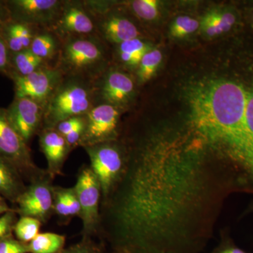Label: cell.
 <instances>
[{
  "label": "cell",
  "instance_id": "obj_23",
  "mask_svg": "<svg viewBox=\"0 0 253 253\" xmlns=\"http://www.w3.org/2000/svg\"><path fill=\"white\" fill-rule=\"evenodd\" d=\"M42 223L35 218L18 217L14 228V236L23 244H28L41 233Z\"/></svg>",
  "mask_w": 253,
  "mask_h": 253
},
{
  "label": "cell",
  "instance_id": "obj_17",
  "mask_svg": "<svg viewBox=\"0 0 253 253\" xmlns=\"http://www.w3.org/2000/svg\"><path fill=\"white\" fill-rule=\"evenodd\" d=\"M38 28L17 21H11L5 26L1 38L11 54L30 49Z\"/></svg>",
  "mask_w": 253,
  "mask_h": 253
},
{
  "label": "cell",
  "instance_id": "obj_1",
  "mask_svg": "<svg viewBox=\"0 0 253 253\" xmlns=\"http://www.w3.org/2000/svg\"><path fill=\"white\" fill-rule=\"evenodd\" d=\"M247 84L229 78L201 86L191 99L192 119L197 131L215 143L237 166L244 141Z\"/></svg>",
  "mask_w": 253,
  "mask_h": 253
},
{
  "label": "cell",
  "instance_id": "obj_38",
  "mask_svg": "<svg viewBox=\"0 0 253 253\" xmlns=\"http://www.w3.org/2000/svg\"><path fill=\"white\" fill-rule=\"evenodd\" d=\"M105 253H130L129 252H126V251H118V250H112V251H111V252H108Z\"/></svg>",
  "mask_w": 253,
  "mask_h": 253
},
{
  "label": "cell",
  "instance_id": "obj_7",
  "mask_svg": "<svg viewBox=\"0 0 253 253\" xmlns=\"http://www.w3.org/2000/svg\"><path fill=\"white\" fill-rule=\"evenodd\" d=\"M53 180L49 174L29 183L14 206L18 217H30L46 224L54 214Z\"/></svg>",
  "mask_w": 253,
  "mask_h": 253
},
{
  "label": "cell",
  "instance_id": "obj_12",
  "mask_svg": "<svg viewBox=\"0 0 253 253\" xmlns=\"http://www.w3.org/2000/svg\"><path fill=\"white\" fill-rule=\"evenodd\" d=\"M94 103L112 105L120 110L134 92V83L129 75L116 69L103 73L93 82Z\"/></svg>",
  "mask_w": 253,
  "mask_h": 253
},
{
  "label": "cell",
  "instance_id": "obj_9",
  "mask_svg": "<svg viewBox=\"0 0 253 253\" xmlns=\"http://www.w3.org/2000/svg\"><path fill=\"white\" fill-rule=\"evenodd\" d=\"M120 110L112 105L96 104L86 113L85 126L78 146L85 147L116 140Z\"/></svg>",
  "mask_w": 253,
  "mask_h": 253
},
{
  "label": "cell",
  "instance_id": "obj_26",
  "mask_svg": "<svg viewBox=\"0 0 253 253\" xmlns=\"http://www.w3.org/2000/svg\"><path fill=\"white\" fill-rule=\"evenodd\" d=\"M131 7L134 14L140 19L151 21L157 17L158 2L156 0H134Z\"/></svg>",
  "mask_w": 253,
  "mask_h": 253
},
{
  "label": "cell",
  "instance_id": "obj_16",
  "mask_svg": "<svg viewBox=\"0 0 253 253\" xmlns=\"http://www.w3.org/2000/svg\"><path fill=\"white\" fill-rule=\"evenodd\" d=\"M26 186L16 168L0 156V195L14 206Z\"/></svg>",
  "mask_w": 253,
  "mask_h": 253
},
{
  "label": "cell",
  "instance_id": "obj_24",
  "mask_svg": "<svg viewBox=\"0 0 253 253\" xmlns=\"http://www.w3.org/2000/svg\"><path fill=\"white\" fill-rule=\"evenodd\" d=\"M162 61V54L158 49L150 50L143 56L138 66L137 77L140 83H146L154 76Z\"/></svg>",
  "mask_w": 253,
  "mask_h": 253
},
{
  "label": "cell",
  "instance_id": "obj_19",
  "mask_svg": "<svg viewBox=\"0 0 253 253\" xmlns=\"http://www.w3.org/2000/svg\"><path fill=\"white\" fill-rule=\"evenodd\" d=\"M61 41L51 32L38 33L33 38L30 49L42 59L47 61L54 59L59 54Z\"/></svg>",
  "mask_w": 253,
  "mask_h": 253
},
{
  "label": "cell",
  "instance_id": "obj_8",
  "mask_svg": "<svg viewBox=\"0 0 253 253\" xmlns=\"http://www.w3.org/2000/svg\"><path fill=\"white\" fill-rule=\"evenodd\" d=\"M63 77L57 68L46 64L28 76L13 75L10 79L14 83V97L28 98L44 106Z\"/></svg>",
  "mask_w": 253,
  "mask_h": 253
},
{
  "label": "cell",
  "instance_id": "obj_6",
  "mask_svg": "<svg viewBox=\"0 0 253 253\" xmlns=\"http://www.w3.org/2000/svg\"><path fill=\"white\" fill-rule=\"evenodd\" d=\"M73 187L81 205L82 238L93 239L98 235L101 221V188L90 166L84 165L80 168Z\"/></svg>",
  "mask_w": 253,
  "mask_h": 253
},
{
  "label": "cell",
  "instance_id": "obj_20",
  "mask_svg": "<svg viewBox=\"0 0 253 253\" xmlns=\"http://www.w3.org/2000/svg\"><path fill=\"white\" fill-rule=\"evenodd\" d=\"M118 58L127 67H138L143 56L149 52L150 46L139 38L118 44Z\"/></svg>",
  "mask_w": 253,
  "mask_h": 253
},
{
  "label": "cell",
  "instance_id": "obj_28",
  "mask_svg": "<svg viewBox=\"0 0 253 253\" xmlns=\"http://www.w3.org/2000/svg\"><path fill=\"white\" fill-rule=\"evenodd\" d=\"M59 253H105L102 247L91 238H82L77 244L71 245Z\"/></svg>",
  "mask_w": 253,
  "mask_h": 253
},
{
  "label": "cell",
  "instance_id": "obj_3",
  "mask_svg": "<svg viewBox=\"0 0 253 253\" xmlns=\"http://www.w3.org/2000/svg\"><path fill=\"white\" fill-rule=\"evenodd\" d=\"M55 67L66 76H76L94 81L103 71L104 47L96 34L77 36L61 41Z\"/></svg>",
  "mask_w": 253,
  "mask_h": 253
},
{
  "label": "cell",
  "instance_id": "obj_35",
  "mask_svg": "<svg viewBox=\"0 0 253 253\" xmlns=\"http://www.w3.org/2000/svg\"><path fill=\"white\" fill-rule=\"evenodd\" d=\"M11 20L6 1L5 0H0V38L2 36L5 26Z\"/></svg>",
  "mask_w": 253,
  "mask_h": 253
},
{
  "label": "cell",
  "instance_id": "obj_27",
  "mask_svg": "<svg viewBox=\"0 0 253 253\" xmlns=\"http://www.w3.org/2000/svg\"><path fill=\"white\" fill-rule=\"evenodd\" d=\"M200 23L189 16H179L171 26V35L174 38H183L194 33L199 28Z\"/></svg>",
  "mask_w": 253,
  "mask_h": 253
},
{
  "label": "cell",
  "instance_id": "obj_31",
  "mask_svg": "<svg viewBox=\"0 0 253 253\" xmlns=\"http://www.w3.org/2000/svg\"><path fill=\"white\" fill-rule=\"evenodd\" d=\"M11 52L2 38H0V73L6 77L11 75Z\"/></svg>",
  "mask_w": 253,
  "mask_h": 253
},
{
  "label": "cell",
  "instance_id": "obj_2",
  "mask_svg": "<svg viewBox=\"0 0 253 253\" xmlns=\"http://www.w3.org/2000/svg\"><path fill=\"white\" fill-rule=\"evenodd\" d=\"M93 82L64 76L44 105L41 129L54 128L68 118L85 116L95 105Z\"/></svg>",
  "mask_w": 253,
  "mask_h": 253
},
{
  "label": "cell",
  "instance_id": "obj_21",
  "mask_svg": "<svg viewBox=\"0 0 253 253\" xmlns=\"http://www.w3.org/2000/svg\"><path fill=\"white\" fill-rule=\"evenodd\" d=\"M11 75L26 76L31 74L42 66L47 64L44 60L38 57L30 49L11 54Z\"/></svg>",
  "mask_w": 253,
  "mask_h": 253
},
{
  "label": "cell",
  "instance_id": "obj_37",
  "mask_svg": "<svg viewBox=\"0 0 253 253\" xmlns=\"http://www.w3.org/2000/svg\"><path fill=\"white\" fill-rule=\"evenodd\" d=\"M250 23H251V28L253 29V9L250 13Z\"/></svg>",
  "mask_w": 253,
  "mask_h": 253
},
{
  "label": "cell",
  "instance_id": "obj_15",
  "mask_svg": "<svg viewBox=\"0 0 253 253\" xmlns=\"http://www.w3.org/2000/svg\"><path fill=\"white\" fill-rule=\"evenodd\" d=\"M96 31L106 41L119 44L124 42L139 38V29L129 18L117 15L109 16H92Z\"/></svg>",
  "mask_w": 253,
  "mask_h": 253
},
{
  "label": "cell",
  "instance_id": "obj_32",
  "mask_svg": "<svg viewBox=\"0 0 253 253\" xmlns=\"http://www.w3.org/2000/svg\"><path fill=\"white\" fill-rule=\"evenodd\" d=\"M84 124H85V117H84V116H78V117H73L65 120L62 122L59 123L54 128L59 131L61 135L66 136L78 126Z\"/></svg>",
  "mask_w": 253,
  "mask_h": 253
},
{
  "label": "cell",
  "instance_id": "obj_25",
  "mask_svg": "<svg viewBox=\"0 0 253 253\" xmlns=\"http://www.w3.org/2000/svg\"><path fill=\"white\" fill-rule=\"evenodd\" d=\"M53 208L54 214L59 217L60 222L67 224L72 218L70 214L67 199H66V188L55 186L53 187Z\"/></svg>",
  "mask_w": 253,
  "mask_h": 253
},
{
  "label": "cell",
  "instance_id": "obj_29",
  "mask_svg": "<svg viewBox=\"0 0 253 253\" xmlns=\"http://www.w3.org/2000/svg\"><path fill=\"white\" fill-rule=\"evenodd\" d=\"M18 217L14 208L11 211L0 216V241L8 236L14 235V225L18 220Z\"/></svg>",
  "mask_w": 253,
  "mask_h": 253
},
{
  "label": "cell",
  "instance_id": "obj_13",
  "mask_svg": "<svg viewBox=\"0 0 253 253\" xmlns=\"http://www.w3.org/2000/svg\"><path fill=\"white\" fill-rule=\"evenodd\" d=\"M6 113L11 126L29 146L41 130L44 106L28 98L14 97Z\"/></svg>",
  "mask_w": 253,
  "mask_h": 253
},
{
  "label": "cell",
  "instance_id": "obj_30",
  "mask_svg": "<svg viewBox=\"0 0 253 253\" xmlns=\"http://www.w3.org/2000/svg\"><path fill=\"white\" fill-rule=\"evenodd\" d=\"M0 253H29L28 244H23L14 235L0 241Z\"/></svg>",
  "mask_w": 253,
  "mask_h": 253
},
{
  "label": "cell",
  "instance_id": "obj_10",
  "mask_svg": "<svg viewBox=\"0 0 253 253\" xmlns=\"http://www.w3.org/2000/svg\"><path fill=\"white\" fill-rule=\"evenodd\" d=\"M12 21L49 29L58 18L65 1L5 0Z\"/></svg>",
  "mask_w": 253,
  "mask_h": 253
},
{
  "label": "cell",
  "instance_id": "obj_36",
  "mask_svg": "<svg viewBox=\"0 0 253 253\" xmlns=\"http://www.w3.org/2000/svg\"><path fill=\"white\" fill-rule=\"evenodd\" d=\"M13 209V207H10L7 204V201L0 195V216L5 212H9Z\"/></svg>",
  "mask_w": 253,
  "mask_h": 253
},
{
  "label": "cell",
  "instance_id": "obj_39",
  "mask_svg": "<svg viewBox=\"0 0 253 253\" xmlns=\"http://www.w3.org/2000/svg\"><path fill=\"white\" fill-rule=\"evenodd\" d=\"M246 213L253 212V203L248 208L247 211H246Z\"/></svg>",
  "mask_w": 253,
  "mask_h": 253
},
{
  "label": "cell",
  "instance_id": "obj_11",
  "mask_svg": "<svg viewBox=\"0 0 253 253\" xmlns=\"http://www.w3.org/2000/svg\"><path fill=\"white\" fill-rule=\"evenodd\" d=\"M46 31L52 33L60 41L96 33L92 16L84 1H65L59 16Z\"/></svg>",
  "mask_w": 253,
  "mask_h": 253
},
{
  "label": "cell",
  "instance_id": "obj_22",
  "mask_svg": "<svg viewBox=\"0 0 253 253\" xmlns=\"http://www.w3.org/2000/svg\"><path fill=\"white\" fill-rule=\"evenodd\" d=\"M66 236L53 232L40 233L28 244L29 253H59L65 249Z\"/></svg>",
  "mask_w": 253,
  "mask_h": 253
},
{
  "label": "cell",
  "instance_id": "obj_4",
  "mask_svg": "<svg viewBox=\"0 0 253 253\" xmlns=\"http://www.w3.org/2000/svg\"><path fill=\"white\" fill-rule=\"evenodd\" d=\"M101 188V203L112 194L126 172L127 160L116 141L83 147Z\"/></svg>",
  "mask_w": 253,
  "mask_h": 253
},
{
  "label": "cell",
  "instance_id": "obj_18",
  "mask_svg": "<svg viewBox=\"0 0 253 253\" xmlns=\"http://www.w3.org/2000/svg\"><path fill=\"white\" fill-rule=\"evenodd\" d=\"M239 22V14L234 10H217L204 16L201 27L206 36H218L232 31Z\"/></svg>",
  "mask_w": 253,
  "mask_h": 253
},
{
  "label": "cell",
  "instance_id": "obj_14",
  "mask_svg": "<svg viewBox=\"0 0 253 253\" xmlns=\"http://www.w3.org/2000/svg\"><path fill=\"white\" fill-rule=\"evenodd\" d=\"M38 135L40 147L47 163L46 170L54 179L56 176L63 174V166L72 149L64 136L55 128L41 129Z\"/></svg>",
  "mask_w": 253,
  "mask_h": 253
},
{
  "label": "cell",
  "instance_id": "obj_33",
  "mask_svg": "<svg viewBox=\"0 0 253 253\" xmlns=\"http://www.w3.org/2000/svg\"><path fill=\"white\" fill-rule=\"evenodd\" d=\"M211 253H249L238 247L226 234H223L220 244Z\"/></svg>",
  "mask_w": 253,
  "mask_h": 253
},
{
  "label": "cell",
  "instance_id": "obj_34",
  "mask_svg": "<svg viewBox=\"0 0 253 253\" xmlns=\"http://www.w3.org/2000/svg\"><path fill=\"white\" fill-rule=\"evenodd\" d=\"M66 199L71 218L80 217L81 208L74 187L66 188Z\"/></svg>",
  "mask_w": 253,
  "mask_h": 253
},
{
  "label": "cell",
  "instance_id": "obj_5",
  "mask_svg": "<svg viewBox=\"0 0 253 253\" xmlns=\"http://www.w3.org/2000/svg\"><path fill=\"white\" fill-rule=\"evenodd\" d=\"M0 156L16 168L28 184L48 174L35 163L29 146L11 126L3 108H0Z\"/></svg>",
  "mask_w": 253,
  "mask_h": 253
}]
</instances>
